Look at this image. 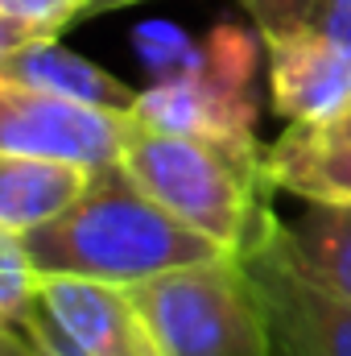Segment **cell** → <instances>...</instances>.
<instances>
[{"label": "cell", "instance_id": "6", "mask_svg": "<svg viewBox=\"0 0 351 356\" xmlns=\"http://www.w3.org/2000/svg\"><path fill=\"white\" fill-rule=\"evenodd\" d=\"M128 129L132 112L91 108L0 79V154L54 158L79 162L87 170H108L120 162Z\"/></svg>", "mask_w": 351, "mask_h": 356}, {"label": "cell", "instance_id": "1", "mask_svg": "<svg viewBox=\"0 0 351 356\" xmlns=\"http://www.w3.org/2000/svg\"><path fill=\"white\" fill-rule=\"evenodd\" d=\"M21 241L42 277H91L108 286H137L170 269L223 257L219 245L170 216L120 166L95 170L91 186L58 220Z\"/></svg>", "mask_w": 351, "mask_h": 356}, {"label": "cell", "instance_id": "5", "mask_svg": "<svg viewBox=\"0 0 351 356\" xmlns=\"http://www.w3.org/2000/svg\"><path fill=\"white\" fill-rule=\"evenodd\" d=\"M244 269L261 294L273 356H351V298L289 253L281 224Z\"/></svg>", "mask_w": 351, "mask_h": 356}, {"label": "cell", "instance_id": "3", "mask_svg": "<svg viewBox=\"0 0 351 356\" xmlns=\"http://www.w3.org/2000/svg\"><path fill=\"white\" fill-rule=\"evenodd\" d=\"M166 356H273L244 257H211L128 286Z\"/></svg>", "mask_w": 351, "mask_h": 356}, {"label": "cell", "instance_id": "2", "mask_svg": "<svg viewBox=\"0 0 351 356\" xmlns=\"http://www.w3.org/2000/svg\"><path fill=\"white\" fill-rule=\"evenodd\" d=\"M149 199L232 257H248L277 232L261 145H223L207 137L162 133L132 120L120 162Z\"/></svg>", "mask_w": 351, "mask_h": 356}, {"label": "cell", "instance_id": "17", "mask_svg": "<svg viewBox=\"0 0 351 356\" xmlns=\"http://www.w3.org/2000/svg\"><path fill=\"white\" fill-rule=\"evenodd\" d=\"M0 356H42V353H37V344H33L21 327L0 323Z\"/></svg>", "mask_w": 351, "mask_h": 356}, {"label": "cell", "instance_id": "11", "mask_svg": "<svg viewBox=\"0 0 351 356\" xmlns=\"http://www.w3.org/2000/svg\"><path fill=\"white\" fill-rule=\"evenodd\" d=\"M95 170L79 162L0 154V232L29 236L33 228L58 220L83 191Z\"/></svg>", "mask_w": 351, "mask_h": 356}, {"label": "cell", "instance_id": "7", "mask_svg": "<svg viewBox=\"0 0 351 356\" xmlns=\"http://www.w3.org/2000/svg\"><path fill=\"white\" fill-rule=\"evenodd\" d=\"M42 311L87 356H166L128 286L91 277H42Z\"/></svg>", "mask_w": 351, "mask_h": 356}, {"label": "cell", "instance_id": "4", "mask_svg": "<svg viewBox=\"0 0 351 356\" xmlns=\"http://www.w3.org/2000/svg\"><path fill=\"white\" fill-rule=\"evenodd\" d=\"M257 46L244 29L219 25L194 58L145 91H137L132 120L162 133L207 137L223 145H257V95H252Z\"/></svg>", "mask_w": 351, "mask_h": 356}, {"label": "cell", "instance_id": "20", "mask_svg": "<svg viewBox=\"0 0 351 356\" xmlns=\"http://www.w3.org/2000/svg\"><path fill=\"white\" fill-rule=\"evenodd\" d=\"M128 4H141V0H91V17H99V13H116V8H128Z\"/></svg>", "mask_w": 351, "mask_h": 356}, {"label": "cell", "instance_id": "10", "mask_svg": "<svg viewBox=\"0 0 351 356\" xmlns=\"http://www.w3.org/2000/svg\"><path fill=\"white\" fill-rule=\"evenodd\" d=\"M0 79L46 91V95H62L75 104H91V108H112V112H132V104H137V91L124 79L108 75L103 67H95L83 54L58 46V38L54 42H25L12 54H4Z\"/></svg>", "mask_w": 351, "mask_h": 356}, {"label": "cell", "instance_id": "13", "mask_svg": "<svg viewBox=\"0 0 351 356\" xmlns=\"http://www.w3.org/2000/svg\"><path fill=\"white\" fill-rule=\"evenodd\" d=\"M236 4L252 17L261 42L281 33H314L351 50V0H236Z\"/></svg>", "mask_w": 351, "mask_h": 356}, {"label": "cell", "instance_id": "16", "mask_svg": "<svg viewBox=\"0 0 351 356\" xmlns=\"http://www.w3.org/2000/svg\"><path fill=\"white\" fill-rule=\"evenodd\" d=\"M21 332L37 344V353L42 356H87L71 336H67V332H62V327H58V323H54V319H50V315H46V311H42V307H37V315H33Z\"/></svg>", "mask_w": 351, "mask_h": 356}, {"label": "cell", "instance_id": "19", "mask_svg": "<svg viewBox=\"0 0 351 356\" xmlns=\"http://www.w3.org/2000/svg\"><path fill=\"white\" fill-rule=\"evenodd\" d=\"M25 42H29V38H25L17 25H8V21L0 17V58H4V54H12V50H17V46H25Z\"/></svg>", "mask_w": 351, "mask_h": 356}, {"label": "cell", "instance_id": "15", "mask_svg": "<svg viewBox=\"0 0 351 356\" xmlns=\"http://www.w3.org/2000/svg\"><path fill=\"white\" fill-rule=\"evenodd\" d=\"M0 17L29 42H54L75 21L91 17V0H0Z\"/></svg>", "mask_w": 351, "mask_h": 356}, {"label": "cell", "instance_id": "18", "mask_svg": "<svg viewBox=\"0 0 351 356\" xmlns=\"http://www.w3.org/2000/svg\"><path fill=\"white\" fill-rule=\"evenodd\" d=\"M306 129H314V133H327V137H351V99L331 116V120H323V124H306Z\"/></svg>", "mask_w": 351, "mask_h": 356}, {"label": "cell", "instance_id": "12", "mask_svg": "<svg viewBox=\"0 0 351 356\" xmlns=\"http://www.w3.org/2000/svg\"><path fill=\"white\" fill-rule=\"evenodd\" d=\"M281 236L310 273L351 298V207L306 203L302 216L281 220Z\"/></svg>", "mask_w": 351, "mask_h": 356}, {"label": "cell", "instance_id": "14", "mask_svg": "<svg viewBox=\"0 0 351 356\" xmlns=\"http://www.w3.org/2000/svg\"><path fill=\"white\" fill-rule=\"evenodd\" d=\"M42 307V273L21 236L0 232V323L25 327Z\"/></svg>", "mask_w": 351, "mask_h": 356}, {"label": "cell", "instance_id": "9", "mask_svg": "<svg viewBox=\"0 0 351 356\" xmlns=\"http://www.w3.org/2000/svg\"><path fill=\"white\" fill-rule=\"evenodd\" d=\"M264 175L273 191L302 203L351 207V137H327L306 124H289L264 149Z\"/></svg>", "mask_w": 351, "mask_h": 356}, {"label": "cell", "instance_id": "8", "mask_svg": "<svg viewBox=\"0 0 351 356\" xmlns=\"http://www.w3.org/2000/svg\"><path fill=\"white\" fill-rule=\"evenodd\" d=\"M268 95L289 124H323L351 99V50L314 33L264 38Z\"/></svg>", "mask_w": 351, "mask_h": 356}]
</instances>
